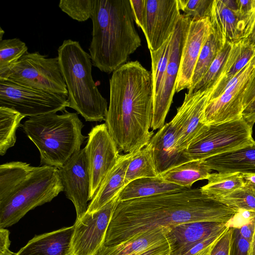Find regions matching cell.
<instances>
[{
	"mask_svg": "<svg viewBox=\"0 0 255 255\" xmlns=\"http://www.w3.org/2000/svg\"><path fill=\"white\" fill-rule=\"evenodd\" d=\"M171 40V36L157 50H149L151 58L153 100L160 91L164 79L169 57Z\"/></svg>",
	"mask_w": 255,
	"mask_h": 255,
	"instance_id": "34",
	"label": "cell"
},
{
	"mask_svg": "<svg viewBox=\"0 0 255 255\" xmlns=\"http://www.w3.org/2000/svg\"><path fill=\"white\" fill-rule=\"evenodd\" d=\"M153 114L151 72L138 61L122 65L110 79V104L105 120L119 152H135L147 145Z\"/></svg>",
	"mask_w": 255,
	"mask_h": 255,
	"instance_id": "2",
	"label": "cell"
},
{
	"mask_svg": "<svg viewBox=\"0 0 255 255\" xmlns=\"http://www.w3.org/2000/svg\"><path fill=\"white\" fill-rule=\"evenodd\" d=\"M84 149L90 176L91 200L120 154L105 123L91 129Z\"/></svg>",
	"mask_w": 255,
	"mask_h": 255,
	"instance_id": "13",
	"label": "cell"
},
{
	"mask_svg": "<svg viewBox=\"0 0 255 255\" xmlns=\"http://www.w3.org/2000/svg\"><path fill=\"white\" fill-rule=\"evenodd\" d=\"M242 119L253 128L255 123V98L244 109Z\"/></svg>",
	"mask_w": 255,
	"mask_h": 255,
	"instance_id": "47",
	"label": "cell"
},
{
	"mask_svg": "<svg viewBox=\"0 0 255 255\" xmlns=\"http://www.w3.org/2000/svg\"><path fill=\"white\" fill-rule=\"evenodd\" d=\"M128 255H170V249L167 241L161 244Z\"/></svg>",
	"mask_w": 255,
	"mask_h": 255,
	"instance_id": "44",
	"label": "cell"
},
{
	"mask_svg": "<svg viewBox=\"0 0 255 255\" xmlns=\"http://www.w3.org/2000/svg\"><path fill=\"white\" fill-rule=\"evenodd\" d=\"M34 166L21 161L0 166V204L5 201L31 173Z\"/></svg>",
	"mask_w": 255,
	"mask_h": 255,
	"instance_id": "28",
	"label": "cell"
},
{
	"mask_svg": "<svg viewBox=\"0 0 255 255\" xmlns=\"http://www.w3.org/2000/svg\"><path fill=\"white\" fill-rule=\"evenodd\" d=\"M176 128L171 121L155 133L150 140L157 172L161 174L190 160L177 146Z\"/></svg>",
	"mask_w": 255,
	"mask_h": 255,
	"instance_id": "20",
	"label": "cell"
},
{
	"mask_svg": "<svg viewBox=\"0 0 255 255\" xmlns=\"http://www.w3.org/2000/svg\"><path fill=\"white\" fill-rule=\"evenodd\" d=\"M62 191L63 187L57 167H34L9 198L0 204V228L17 223L29 211L51 201Z\"/></svg>",
	"mask_w": 255,
	"mask_h": 255,
	"instance_id": "6",
	"label": "cell"
},
{
	"mask_svg": "<svg viewBox=\"0 0 255 255\" xmlns=\"http://www.w3.org/2000/svg\"><path fill=\"white\" fill-rule=\"evenodd\" d=\"M25 43L17 38L0 41V79H2L25 54L28 53Z\"/></svg>",
	"mask_w": 255,
	"mask_h": 255,
	"instance_id": "32",
	"label": "cell"
},
{
	"mask_svg": "<svg viewBox=\"0 0 255 255\" xmlns=\"http://www.w3.org/2000/svg\"><path fill=\"white\" fill-rule=\"evenodd\" d=\"M211 30L209 18L191 21L182 48L176 92L191 88L198 57Z\"/></svg>",
	"mask_w": 255,
	"mask_h": 255,
	"instance_id": "17",
	"label": "cell"
},
{
	"mask_svg": "<svg viewBox=\"0 0 255 255\" xmlns=\"http://www.w3.org/2000/svg\"><path fill=\"white\" fill-rule=\"evenodd\" d=\"M239 211L204 194L200 188L117 203L105 245L118 244L156 229L196 221L229 223Z\"/></svg>",
	"mask_w": 255,
	"mask_h": 255,
	"instance_id": "1",
	"label": "cell"
},
{
	"mask_svg": "<svg viewBox=\"0 0 255 255\" xmlns=\"http://www.w3.org/2000/svg\"><path fill=\"white\" fill-rule=\"evenodd\" d=\"M158 176L152 145L149 142L134 152L126 171L125 186L136 179Z\"/></svg>",
	"mask_w": 255,
	"mask_h": 255,
	"instance_id": "29",
	"label": "cell"
},
{
	"mask_svg": "<svg viewBox=\"0 0 255 255\" xmlns=\"http://www.w3.org/2000/svg\"><path fill=\"white\" fill-rule=\"evenodd\" d=\"M255 98V70L252 75L244 97V109Z\"/></svg>",
	"mask_w": 255,
	"mask_h": 255,
	"instance_id": "48",
	"label": "cell"
},
{
	"mask_svg": "<svg viewBox=\"0 0 255 255\" xmlns=\"http://www.w3.org/2000/svg\"><path fill=\"white\" fill-rule=\"evenodd\" d=\"M130 2L134 21L144 32L146 15V0H130Z\"/></svg>",
	"mask_w": 255,
	"mask_h": 255,
	"instance_id": "43",
	"label": "cell"
},
{
	"mask_svg": "<svg viewBox=\"0 0 255 255\" xmlns=\"http://www.w3.org/2000/svg\"><path fill=\"white\" fill-rule=\"evenodd\" d=\"M229 255H249L250 243L242 237L239 227H231Z\"/></svg>",
	"mask_w": 255,
	"mask_h": 255,
	"instance_id": "40",
	"label": "cell"
},
{
	"mask_svg": "<svg viewBox=\"0 0 255 255\" xmlns=\"http://www.w3.org/2000/svg\"><path fill=\"white\" fill-rule=\"evenodd\" d=\"M25 117L14 109L0 107V155H4L7 149L16 142V131Z\"/></svg>",
	"mask_w": 255,
	"mask_h": 255,
	"instance_id": "31",
	"label": "cell"
},
{
	"mask_svg": "<svg viewBox=\"0 0 255 255\" xmlns=\"http://www.w3.org/2000/svg\"><path fill=\"white\" fill-rule=\"evenodd\" d=\"M190 18L182 13L171 36L169 57L164 79L157 96L153 100V114L151 128L159 129L164 125L173 98L176 92L183 46L191 22Z\"/></svg>",
	"mask_w": 255,
	"mask_h": 255,
	"instance_id": "12",
	"label": "cell"
},
{
	"mask_svg": "<svg viewBox=\"0 0 255 255\" xmlns=\"http://www.w3.org/2000/svg\"><path fill=\"white\" fill-rule=\"evenodd\" d=\"M231 239L230 226L216 242L208 255H229Z\"/></svg>",
	"mask_w": 255,
	"mask_h": 255,
	"instance_id": "42",
	"label": "cell"
},
{
	"mask_svg": "<svg viewBox=\"0 0 255 255\" xmlns=\"http://www.w3.org/2000/svg\"><path fill=\"white\" fill-rule=\"evenodd\" d=\"M244 185L255 192V174H241Z\"/></svg>",
	"mask_w": 255,
	"mask_h": 255,
	"instance_id": "49",
	"label": "cell"
},
{
	"mask_svg": "<svg viewBox=\"0 0 255 255\" xmlns=\"http://www.w3.org/2000/svg\"><path fill=\"white\" fill-rule=\"evenodd\" d=\"M255 70V55L220 96L209 99L202 120L204 124H221L242 119L244 95Z\"/></svg>",
	"mask_w": 255,
	"mask_h": 255,
	"instance_id": "11",
	"label": "cell"
},
{
	"mask_svg": "<svg viewBox=\"0 0 255 255\" xmlns=\"http://www.w3.org/2000/svg\"><path fill=\"white\" fill-rule=\"evenodd\" d=\"M249 255H255V230L252 241L250 244Z\"/></svg>",
	"mask_w": 255,
	"mask_h": 255,
	"instance_id": "50",
	"label": "cell"
},
{
	"mask_svg": "<svg viewBox=\"0 0 255 255\" xmlns=\"http://www.w3.org/2000/svg\"><path fill=\"white\" fill-rule=\"evenodd\" d=\"M211 170L221 173L255 174V141L247 146L205 160Z\"/></svg>",
	"mask_w": 255,
	"mask_h": 255,
	"instance_id": "24",
	"label": "cell"
},
{
	"mask_svg": "<svg viewBox=\"0 0 255 255\" xmlns=\"http://www.w3.org/2000/svg\"><path fill=\"white\" fill-rule=\"evenodd\" d=\"M89 48L92 65L111 73L140 45L130 0H96Z\"/></svg>",
	"mask_w": 255,
	"mask_h": 255,
	"instance_id": "3",
	"label": "cell"
},
{
	"mask_svg": "<svg viewBox=\"0 0 255 255\" xmlns=\"http://www.w3.org/2000/svg\"><path fill=\"white\" fill-rule=\"evenodd\" d=\"M58 171L66 196L74 205L76 220L81 219L88 210L91 185L84 148Z\"/></svg>",
	"mask_w": 255,
	"mask_h": 255,
	"instance_id": "16",
	"label": "cell"
},
{
	"mask_svg": "<svg viewBox=\"0 0 255 255\" xmlns=\"http://www.w3.org/2000/svg\"><path fill=\"white\" fill-rule=\"evenodd\" d=\"M238 12L244 21L248 37L255 23V0H236Z\"/></svg>",
	"mask_w": 255,
	"mask_h": 255,
	"instance_id": "39",
	"label": "cell"
},
{
	"mask_svg": "<svg viewBox=\"0 0 255 255\" xmlns=\"http://www.w3.org/2000/svg\"><path fill=\"white\" fill-rule=\"evenodd\" d=\"M57 57L68 91L69 107L87 122L105 121L107 101L93 79L90 54L78 41L67 39L59 47Z\"/></svg>",
	"mask_w": 255,
	"mask_h": 255,
	"instance_id": "5",
	"label": "cell"
},
{
	"mask_svg": "<svg viewBox=\"0 0 255 255\" xmlns=\"http://www.w3.org/2000/svg\"><path fill=\"white\" fill-rule=\"evenodd\" d=\"M212 88L185 94L184 101L171 120L176 130L177 146L181 151L187 148L206 125L202 120Z\"/></svg>",
	"mask_w": 255,
	"mask_h": 255,
	"instance_id": "14",
	"label": "cell"
},
{
	"mask_svg": "<svg viewBox=\"0 0 255 255\" xmlns=\"http://www.w3.org/2000/svg\"><path fill=\"white\" fill-rule=\"evenodd\" d=\"M214 0H177L179 8L191 21L209 18Z\"/></svg>",
	"mask_w": 255,
	"mask_h": 255,
	"instance_id": "38",
	"label": "cell"
},
{
	"mask_svg": "<svg viewBox=\"0 0 255 255\" xmlns=\"http://www.w3.org/2000/svg\"><path fill=\"white\" fill-rule=\"evenodd\" d=\"M255 55V47L249 39L231 43V48L220 75L213 86L209 100L220 96Z\"/></svg>",
	"mask_w": 255,
	"mask_h": 255,
	"instance_id": "21",
	"label": "cell"
},
{
	"mask_svg": "<svg viewBox=\"0 0 255 255\" xmlns=\"http://www.w3.org/2000/svg\"><path fill=\"white\" fill-rule=\"evenodd\" d=\"M209 19L222 48L228 43L248 38L236 0H214Z\"/></svg>",
	"mask_w": 255,
	"mask_h": 255,
	"instance_id": "18",
	"label": "cell"
},
{
	"mask_svg": "<svg viewBox=\"0 0 255 255\" xmlns=\"http://www.w3.org/2000/svg\"><path fill=\"white\" fill-rule=\"evenodd\" d=\"M248 38L249 39L251 43L253 44L255 47V23L253 27L251 34H250Z\"/></svg>",
	"mask_w": 255,
	"mask_h": 255,
	"instance_id": "51",
	"label": "cell"
},
{
	"mask_svg": "<svg viewBox=\"0 0 255 255\" xmlns=\"http://www.w3.org/2000/svg\"><path fill=\"white\" fill-rule=\"evenodd\" d=\"M27 137L37 147L40 165L62 167L79 152L86 136L77 113L66 110L61 115L50 113L29 117L21 125Z\"/></svg>",
	"mask_w": 255,
	"mask_h": 255,
	"instance_id": "4",
	"label": "cell"
},
{
	"mask_svg": "<svg viewBox=\"0 0 255 255\" xmlns=\"http://www.w3.org/2000/svg\"><path fill=\"white\" fill-rule=\"evenodd\" d=\"M207 180V184L200 187L201 191L217 200L244 185L242 175L239 173H211Z\"/></svg>",
	"mask_w": 255,
	"mask_h": 255,
	"instance_id": "30",
	"label": "cell"
},
{
	"mask_svg": "<svg viewBox=\"0 0 255 255\" xmlns=\"http://www.w3.org/2000/svg\"><path fill=\"white\" fill-rule=\"evenodd\" d=\"M231 46V43H228L220 50L202 78L192 89L188 90V92L194 93L199 90H205L213 87L220 75Z\"/></svg>",
	"mask_w": 255,
	"mask_h": 255,
	"instance_id": "35",
	"label": "cell"
},
{
	"mask_svg": "<svg viewBox=\"0 0 255 255\" xmlns=\"http://www.w3.org/2000/svg\"><path fill=\"white\" fill-rule=\"evenodd\" d=\"M211 169L205 160H192L176 166L159 175L164 180L179 186L191 188L195 182L207 179Z\"/></svg>",
	"mask_w": 255,
	"mask_h": 255,
	"instance_id": "27",
	"label": "cell"
},
{
	"mask_svg": "<svg viewBox=\"0 0 255 255\" xmlns=\"http://www.w3.org/2000/svg\"><path fill=\"white\" fill-rule=\"evenodd\" d=\"M229 226L226 223L196 221L169 227L166 237L170 255H183L201 241Z\"/></svg>",
	"mask_w": 255,
	"mask_h": 255,
	"instance_id": "19",
	"label": "cell"
},
{
	"mask_svg": "<svg viewBox=\"0 0 255 255\" xmlns=\"http://www.w3.org/2000/svg\"><path fill=\"white\" fill-rule=\"evenodd\" d=\"M118 202L119 194L99 210L86 213L76 220L69 255H99L105 246L108 227Z\"/></svg>",
	"mask_w": 255,
	"mask_h": 255,
	"instance_id": "10",
	"label": "cell"
},
{
	"mask_svg": "<svg viewBox=\"0 0 255 255\" xmlns=\"http://www.w3.org/2000/svg\"><path fill=\"white\" fill-rule=\"evenodd\" d=\"M5 79L68 97L58 57L49 58L38 51L28 52L0 79Z\"/></svg>",
	"mask_w": 255,
	"mask_h": 255,
	"instance_id": "8",
	"label": "cell"
},
{
	"mask_svg": "<svg viewBox=\"0 0 255 255\" xmlns=\"http://www.w3.org/2000/svg\"><path fill=\"white\" fill-rule=\"evenodd\" d=\"M218 201L239 212L255 213V192L245 185Z\"/></svg>",
	"mask_w": 255,
	"mask_h": 255,
	"instance_id": "36",
	"label": "cell"
},
{
	"mask_svg": "<svg viewBox=\"0 0 255 255\" xmlns=\"http://www.w3.org/2000/svg\"><path fill=\"white\" fill-rule=\"evenodd\" d=\"M186 188L164 180L160 175L140 178L128 184L119 194V201H125L156 195L178 192Z\"/></svg>",
	"mask_w": 255,
	"mask_h": 255,
	"instance_id": "25",
	"label": "cell"
},
{
	"mask_svg": "<svg viewBox=\"0 0 255 255\" xmlns=\"http://www.w3.org/2000/svg\"><path fill=\"white\" fill-rule=\"evenodd\" d=\"M0 107L12 108L25 117H32L65 111L69 103L63 95L5 79L0 80Z\"/></svg>",
	"mask_w": 255,
	"mask_h": 255,
	"instance_id": "9",
	"label": "cell"
},
{
	"mask_svg": "<svg viewBox=\"0 0 255 255\" xmlns=\"http://www.w3.org/2000/svg\"><path fill=\"white\" fill-rule=\"evenodd\" d=\"M221 48L219 41L211 30L201 48L193 74L191 87L188 90L202 78Z\"/></svg>",
	"mask_w": 255,
	"mask_h": 255,
	"instance_id": "33",
	"label": "cell"
},
{
	"mask_svg": "<svg viewBox=\"0 0 255 255\" xmlns=\"http://www.w3.org/2000/svg\"><path fill=\"white\" fill-rule=\"evenodd\" d=\"M239 228L242 237L251 243L255 230V213L246 223Z\"/></svg>",
	"mask_w": 255,
	"mask_h": 255,
	"instance_id": "46",
	"label": "cell"
},
{
	"mask_svg": "<svg viewBox=\"0 0 255 255\" xmlns=\"http://www.w3.org/2000/svg\"><path fill=\"white\" fill-rule=\"evenodd\" d=\"M9 231L0 228V255H16V253L9 250L11 242L9 240Z\"/></svg>",
	"mask_w": 255,
	"mask_h": 255,
	"instance_id": "45",
	"label": "cell"
},
{
	"mask_svg": "<svg viewBox=\"0 0 255 255\" xmlns=\"http://www.w3.org/2000/svg\"><path fill=\"white\" fill-rule=\"evenodd\" d=\"M252 128L243 119L206 125L183 151L190 161L205 160L253 143Z\"/></svg>",
	"mask_w": 255,
	"mask_h": 255,
	"instance_id": "7",
	"label": "cell"
},
{
	"mask_svg": "<svg viewBox=\"0 0 255 255\" xmlns=\"http://www.w3.org/2000/svg\"><path fill=\"white\" fill-rule=\"evenodd\" d=\"M228 228L221 230L201 241L183 255H208L213 246Z\"/></svg>",
	"mask_w": 255,
	"mask_h": 255,
	"instance_id": "41",
	"label": "cell"
},
{
	"mask_svg": "<svg viewBox=\"0 0 255 255\" xmlns=\"http://www.w3.org/2000/svg\"><path fill=\"white\" fill-rule=\"evenodd\" d=\"M74 225L35 236L16 255H69Z\"/></svg>",
	"mask_w": 255,
	"mask_h": 255,
	"instance_id": "22",
	"label": "cell"
},
{
	"mask_svg": "<svg viewBox=\"0 0 255 255\" xmlns=\"http://www.w3.org/2000/svg\"><path fill=\"white\" fill-rule=\"evenodd\" d=\"M169 229V227H160L118 244L105 246L99 255H128L161 244L167 241Z\"/></svg>",
	"mask_w": 255,
	"mask_h": 255,
	"instance_id": "26",
	"label": "cell"
},
{
	"mask_svg": "<svg viewBox=\"0 0 255 255\" xmlns=\"http://www.w3.org/2000/svg\"><path fill=\"white\" fill-rule=\"evenodd\" d=\"M96 0H60L59 7L70 17L84 21L92 17Z\"/></svg>",
	"mask_w": 255,
	"mask_h": 255,
	"instance_id": "37",
	"label": "cell"
},
{
	"mask_svg": "<svg viewBox=\"0 0 255 255\" xmlns=\"http://www.w3.org/2000/svg\"><path fill=\"white\" fill-rule=\"evenodd\" d=\"M134 152L120 155L115 165L88 204L87 213H92L99 210L124 188L126 171Z\"/></svg>",
	"mask_w": 255,
	"mask_h": 255,
	"instance_id": "23",
	"label": "cell"
},
{
	"mask_svg": "<svg viewBox=\"0 0 255 255\" xmlns=\"http://www.w3.org/2000/svg\"><path fill=\"white\" fill-rule=\"evenodd\" d=\"M181 15L177 0H146L143 33L149 50H157L171 36Z\"/></svg>",
	"mask_w": 255,
	"mask_h": 255,
	"instance_id": "15",
	"label": "cell"
},
{
	"mask_svg": "<svg viewBox=\"0 0 255 255\" xmlns=\"http://www.w3.org/2000/svg\"><path fill=\"white\" fill-rule=\"evenodd\" d=\"M4 33V31L0 27V41L2 40V36Z\"/></svg>",
	"mask_w": 255,
	"mask_h": 255,
	"instance_id": "52",
	"label": "cell"
}]
</instances>
